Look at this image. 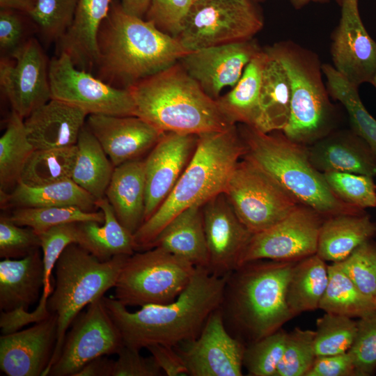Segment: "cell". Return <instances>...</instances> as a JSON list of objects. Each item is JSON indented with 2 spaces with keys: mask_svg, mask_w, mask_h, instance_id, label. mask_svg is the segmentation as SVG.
<instances>
[{
  "mask_svg": "<svg viewBox=\"0 0 376 376\" xmlns=\"http://www.w3.org/2000/svg\"><path fill=\"white\" fill-rule=\"evenodd\" d=\"M228 275L196 267L185 289L173 301L150 304L131 312L113 297H102L124 345L140 350L153 344L175 347L195 339L211 313L219 308Z\"/></svg>",
  "mask_w": 376,
  "mask_h": 376,
  "instance_id": "obj_1",
  "label": "cell"
},
{
  "mask_svg": "<svg viewBox=\"0 0 376 376\" xmlns=\"http://www.w3.org/2000/svg\"><path fill=\"white\" fill-rule=\"evenodd\" d=\"M189 52L152 22L112 4L97 35L96 77L114 87L128 88L177 63Z\"/></svg>",
  "mask_w": 376,
  "mask_h": 376,
  "instance_id": "obj_2",
  "label": "cell"
},
{
  "mask_svg": "<svg viewBox=\"0 0 376 376\" xmlns=\"http://www.w3.org/2000/svg\"><path fill=\"white\" fill-rule=\"evenodd\" d=\"M294 265L260 260L228 274L219 309L227 331L245 346L278 331L293 317L286 289Z\"/></svg>",
  "mask_w": 376,
  "mask_h": 376,
  "instance_id": "obj_3",
  "label": "cell"
},
{
  "mask_svg": "<svg viewBox=\"0 0 376 376\" xmlns=\"http://www.w3.org/2000/svg\"><path fill=\"white\" fill-rule=\"evenodd\" d=\"M244 153L245 146L236 125L198 135L194 154L173 189L134 234L136 251L149 249L162 230L180 212L191 206H202L224 192Z\"/></svg>",
  "mask_w": 376,
  "mask_h": 376,
  "instance_id": "obj_4",
  "label": "cell"
},
{
  "mask_svg": "<svg viewBox=\"0 0 376 376\" xmlns=\"http://www.w3.org/2000/svg\"><path fill=\"white\" fill-rule=\"evenodd\" d=\"M127 89L134 102L135 116L162 132L198 136L236 125L180 64L143 79Z\"/></svg>",
  "mask_w": 376,
  "mask_h": 376,
  "instance_id": "obj_5",
  "label": "cell"
},
{
  "mask_svg": "<svg viewBox=\"0 0 376 376\" xmlns=\"http://www.w3.org/2000/svg\"><path fill=\"white\" fill-rule=\"evenodd\" d=\"M238 130L245 146L242 157L269 175L299 203L322 217L362 213L333 193L323 174L312 165L304 145L282 131L265 133L246 125Z\"/></svg>",
  "mask_w": 376,
  "mask_h": 376,
  "instance_id": "obj_6",
  "label": "cell"
},
{
  "mask_svg": "<svg viewBox=\"0 0 376 376\" xmlns=\"http://www.w3.org/2000/svg\"><path fill=\"white\" fill-rule=\"evenodd\" d=\"M130 256L119 255L101 261L77 243L69 244L55 265L54 290L47 301L49 314L57 317V340L47 376L61 352L68 328L81 310L115 286Z\"/></svg>",
  "mask_w": 376,
  "mask_h": 376,
  "instance_id": "obj_7",
  "label": "cell"
},
{
  "mask_svg": "<svg viewBox=\"0 0 376 376\" xmlns=\"http://www.w3.org/2000/svg\"><path fill=\"white\" fill-rule=\"evenodd\" d=\"M267 50L283 65L290 81V115L282 132L296 143L312 144L329 133L334 116L318 56L291 41Z\"/></svg>",
  "mask_w": 376,
  "mask_h": 376,
  "instance_id": "obj_8",
  "label": "cell"
},
{
  "mask_svg": "<svg viewBox=\"0 0 376 376\" xmlns=\"http://www.w3.org/2000/svg\"><path fill=\"white\" fill-rule=\"evenodd\" d=\"M195 267L159 247L137 251L122 267L113 298L126 307L171 303L187 286Z\"/></svg>",
  "mask_w": 376,
  "mask_h": 376,
  "instance_id": "obj_9",
  "label": "cell"
},
{
  "mask_svg": "<svg viewBox=\"0 0 376 376\" xmlns=\"http://www.w3.org/2000/svg\"><path fill=\"white\" fill-rule=\"evenodd\" d=\"M250 0H196L175 37L189 52L249 40L263 28Z\"/></svg>",
  "mask_w": 376,
  "mask_h": 376,
  "instance_id": "obj_10",
  "label": "cell"
},
{
  "mask_svg": "<svg viewBox=\"0 0 376 376\" xmlns=\"http://www.w3.org/2000/svg\"><path fill=\"white\" fill-rule=\"evenodd\" d=\"M224 193L253 235L273 226L300 204L269 175L243 157L232 172Z\"/></svg>",
  "mask_w": 376,
  "mask_h": 376,
  "instance_id": "obj_11",
  "label": "cell"
},
{
  "mask_svg": "<svg viewBox=\"0 0 376 376\" xmlns=\"http://www.w3.org/2000/svg\"><path fill=\"white\" fill-rule=\"evenodd\" d=\"M52 98L89 114L135 116V104L127 88L114 87L91 72L77 68L65 52L49 61Z\"/></svg>",
  "mask_w": 376,
  "mask_h": 376,
  "instance_id": "obj_12",
  "label": "cell"
},
{
  "mask_svg": "<svg viewBox=\"0 0 376 376\" xmlns=\"http://www.w3.org/2000/svg\"><path fill=\"white\" fill-rule=\"evenodd\" d=\"M124 345L102 297L79 313L66 333L61 354L47 375L75 376L84 365L101 356L117 354Z\"/></svg>",
  "mask_w": 376,
  "mask_h": 376,
  "instance_id": "obj_13",
  "label": "cell"
},
{
  "mask_svg": "<svg viewBox=\"0 0 376 376\" xmlns=\"http://www.w3.org/2000/svg\"><path fill=\"white\" fill-rule=\"evenodd\" d=\"M323 221L319 213L299 204L281 221L251 236L240 265L260 260L292 262L315 254Z\"/></svg>",
  "mask_w": 376,
  "mask_h": 376,
  "instance_id": "obj_14",
  "label": "cell"
},
{
  "mask_svg": "<svg viewBox=\"0 0 376 376\" xmlns=\"http://www.w3.org/2000/svg\"><path fill=\"white\" fill-rule=\"evenodd\" d=\"M0 86L12 111L24 119L52 99L49 62L36 39L1 58Z\"/></svg>",
  "mask_w": 376,
  "mask_h": 376,
  "instance_id": "obj_15",
  "label": "cell"
},
{
  "mask_svg": "<svg viewBox=\"0 0 376 376\" xmlns=\"http://www.w3.org/2000/svg\"><path fill=\"white\" fill-rule=\"evenodd\" d=\"M190 376H241L245 345L227 331L219 308L194 340L174 347Z\"/></svg>",
  "mask_w": 376,
  "mask_h": 376,
  "instance_id": "obj_16",
  "label": "cell"
},
{
  "mask_svg": "<svg viewBox=\"0 0 376 376\" xmlns=\"http://www.w3.org/2000/svg\"><path fill=\"white\" fill-rule=\"evenodd\" d=\"M341 15L331 39L333 67L350 84H371L376 74V42L360 17L358 0H341Z\"/></svg>",
  "mask_w": 376,
  "mask_h": 376,
  "instance_id": "obj_17",
  "label": "cell"
},
{
  "mask_svg": "<svg viewBox=\"0 0 376 376\" xmlns=\"http://www.w3.org/2000/svg\"><path fill=\"white\" fill-rule=\"evenodd\" d=\"M204 231L209 254L207 269L225 276L240 265L253 234L237 217L224 192L202 205Z\"/></svg>",
  "mask_w": 376,
  "mask_h": 376,
  "instance_id": "obj_18",
  "label": "cell"
},
{
  "mask_svg": "<svg viewBox=\"0 0 376 376\" xmlns=\"http://www.w3.org/2000/svg\"><path fill=\"white\" fill-rule=\"evenodd\" d=\"M198 141V135L164 132L144 159V222L157 210L173 189L192 158Z\"/></svg>",
  "mask_w": 376,
  "mask_h": 376,
  "instance_id": "obj_19",
  "label": "cell"
},
{
  "mask_svg": "<svg viewBox=\"0 0 376 376\" xmlns=\"http://www.w3.org/2000/svg\"><path fill=\"white\" fill-rule=\"evenodd\" d=\"M260 49L251 39L190 52L179 62L204 92L217 100L224 88L237 84Z\"/></svg>",
  "mask_w": 376,
  "mask_h": 376,
  "instance_id": "obj_20",
  "label": "cell"
},
{
  "mask_svg": "<svg viewBox=\"0 0 376 376\" xmlns=\"http://www.w3.org/2000/svg\"><path fill=\"white\" fill-rule=\"evenodd\" d=\"M57 340V317L0 336V368L8 376H43Z\"/></svg>",
  "mask_w": 376,
  "mask_h": 376,
  "instance_id": "obj_21",
  "label": "cell"
},
{
  "mask_svg": "<svg viewBox=\"0 0 376 376\" xmlns=\"http://www.w3.org/2000/svg\"><path fill=\"white\" fill-rule=\"evenodd\" d=\"M86 125L114 167L141 159L164 133L136 116L89 114Z\"/></svg>",
  "mask_w": 376,
  "mask_h": 376,
  "instance_id": "obj_22",
  "label": "cell"
},
{
  "mask_svg": "<svg viewBox=\"0 0 376 376\" xmlns=\"http://www.w3.org/2000/svg\"><path fill=\"white\" fill-rule=\"evenodd\" d=\"M88 114L81 108L52 98L24 119L29 141L36 149L77 144Z\"/></svg>",
  "mask_w": 376,
  "mask_h": 376,
  "instance_id": "obj_23",
  "label": "cell"
},
{
  "mask_svg": "<svg viewBox=\"0 0 376 376\" xmlns=\"http://www.w3.org/2000/svg\"><path fill=\"white\" fill-rule=\"evenodd\" d=\"M312 165L320 172L376 175V156L352 130L329 133L308 148Z\"/></svg>",
  "mask_w": 376,
  "mask_h": 376,
  "instance_id": "obj_24",
  "label": "cell"
},
{
  "mask_svg": "<svg viewBox=\"0 0 376 376\" xmlns=\"http://www.w3.org/2000/svg\"><path fill=\"white\" fill-rule=\"evenodd\" d=\"M110 8L111 0H78L72 23L58 41V52L67 53L77 68L95 70L97 35Z\"/></svg>",
  "mask_w": 376,
  "mask_h": 376,
  "instance_id": "obj_25",
  "label": "cell"
},
{
  "mask_svg": "<svg viewBox=\"0 0 376 376\" xmlns=\"http://www.w3.org/2000/svg\"><path fill=\"white\" fill-rule=\"evenodd\" d=\"M105 197L120 223L134 235L144 222V159H137L115 166Z\"/></svg>",
  "mask_w": 376,
  "mask_h": 376,
  "instance_id": "obj_26",
  "label": "cell"
},
{
  "mask_svg": "<svg viewBox=\"0 0 376 376\" xmlns=\"http://www.w3.org/2000/svg\"><path fill=\"white\" fill-rule=\"evenodd\" d=\"M44 284L42 254L39 249L19 259L0 262V309L26 311L38 301Z\"/></svg>",
  "mask_w": 376,
  "mask_h": 376,
  "instance_id": "obj_27",
  "label": "cell"
},
{
  "mask_svg": "<svg viewBox=\"0 0 376 376\" xmlns=\"http://www.w3.org/2000/svg\"><path fill=\"white\" fill-rule=\"evenodd\" d=\"M161 248L189 262L208 268L209 254L204 231L202 206L188 207L162 230L150 249Z\"/></svg>",
  "mask_w": 376,
  "mask_h": 376,
  "instance_id": "obj_28",
  "label": "cell"
},
{
  "mask_svg": "<svg viewBox=\"0 0 376 376\" xmlns=\"http://www.w3.org/2000/svg\"><path fill=\"white\" fill-rule=\"evenodd\" d=\"M96 205L104 214V222L77 223V244L101 261L109 260L116 256L134 254L136 251L134 235L120 223L107 198L104 196L97 199Z\"/></svg>",
  "mask_w": 376,
  "mask_h": 376,
  "instance_id": "obj_29",
  "label": "cell"
},
{
  "mask_svg": "<svg viewBox=\"0 0 376 376\" xmlns=\"http://www.w3.org/2000/svg\"><path fill=\"white\" fill-rule=\"evenodd\" d=\"M376 235V223L368 215L341 214L328 217L320 230L318 254L324 261L338 263Z\"/></svg>",
  "mask_w": 376,
  "mask_h": 376,
  "instance_id": "obj_30",
  "label": "cell"
},
{
  "mask_svg": "<svg viewBox=\"0 0 376 376\" xmlns=\"http://www.w3.org/2000/svg\"><path fill=\"white\" fill-rule=\"evenodd\" d=\"M267 52L260 91V116L255 129L265 133L283 131L290 115L291 86L281 62Z\"/></svg>",
  "mask_w": 376,
  "mask_h": 376,
  "instance_id": "obj_31",
  "label": "cell"
},
{
  "mask_svg": "<svg viewBox=\"0 0 376 376\" xmlns=\"http://www.w3.org/2000/svg\"><path fill=\"white\" fill-rule=\"evenodd\" d=\"M0 192L2 208L72 206L87 212L97 208L96 199L72 179L38 187L18 182L11 193Z\"/></svg>",
  "mask_w": 376,
  "mask_h": 376,
  "instance_id": "obj_32",
  "label": "cell"
},
{
  "mask_svg": "<svg viewBox=\"0 0 376 376\" xmlns=\"http://www.w3.org/2000/svg\"><path fill=\"white\" fill-rule=\"evenodd\" d=\"M267 58L266 49H260L233 89L217 100L221 111L234 124L240 123L253 128L257 125L262 75Z\"/></svg>",
  "mask_w": 376,
  "mask_h": 376,
  "instance_id": "obj_33",
  "label": "cell"
},
{
  "mask_svg": "<svg viewBox=\"0 0 376 376\" xmlns=\"http://www.w3.org/2000/svg\"><path fill=\"white\" fill-rule=\"evenodd\" d=\"M328 279V266L316 253L294 265L286 289V303L293 316L319 308Z\"/></svg>",
  "mask_w": 376,
  "mask_h": 376,
  "instance_id": "obj_34",
  "label": "cell"
},
{
  "mask_svg": "<svg viewBox=\"0 0 376 376\" xmlns=\"http://www.w3.org/2000/svg\"><path fill=\"white\" fill-rule=\"evenodd\" d=\"M77 147L71 179L96 200L104 197L114 166L86 125L79 134Z\"/></svg>",
  "mask_w": 376,
  "mask_h": 376,
  "instance_id": "obj_35",
  "label": "cell"
},
{
  "mask_svg": "<svg viewBox=\"0 0 376 376\" xmlns=\"http://www.w3.org/2000/svg\"><path fill=\"white\" fill-rule=\"evenodd\" d=\"M328 283L319 308L352 318H360L376 310L375 301L356 286L339 263L328 265Z\"/></svg>",
  "mask_w": 376,
  "mask_h": 376,
  "instance_id": "obj_36",
  "label": "cell"
},
{
  "mask_svg": "<svg viewBox=\"0 0 376 376\" xmlns=\"http://www.w3.org/2000/svg\"><path fill=\"white\" fill-rule=\"evenodd\" d=\"M322 70L329 95L344 106L352 130L370 146L376 156V119L361 102L358 87L350 84L330 64H322Z\"/></svg>",
  "mask_w": 376,
  "mask_h": 376,
  "instance_id": "obj_37",
  "label": "cell"
},
{
  "mask_svg": "<svg viewBox=\"0 0 376 376\" xmlns=\"http://www.w3.org/2000/svg\"><path fill=\"white\" fill-rule=\"evenodd\" d=\"M35 148L29 140L24 118L11 111L0 138V190L17 185L24 167Z\"/></svg>",
  "mask_w": 376,
  "mask_h": 376,
  "instance_id": "obj_38",
  "label": "cell"
},
{
  "mask_svg": "<svg viewBox=\"0 0 376 376\" xmlns=\"http://www.w3.org/2000/svg\"><path fill=\"white\" fill-rule=\"evenodd\" d=\"M77 155V144L36 149L27 160L19 182L38 187L71 179Z\"/></svg>",
  "mask_w": 376,
  "mask_h": 376,
  "instance_id": "obj_39",
  "label": "cell"
},
{
  "mask_svg": "<svg viewBox=\"0 0 376 376\" xmlns=\"http://www.w3.org/2000/svg\"><path fill=\"white\" fill-rule=\"evenodd\" d=\"M10 219L20 226L31 228L38 234L62 224L93 221L102 224L104 214L87 212L77 207H36L15 208Z\"/></svg>",
  "mask_w": 376,
  "mask_h": 376,
  "instance_id": "obj_40",
  "label": "cell"
},
{
  "mask_svg": "<svg viewBox=\"0 0 376 376\" xmlns=\"http://www.w3.org/2000/svg\"><path fill=\"white\" fill-rule=\"evenodd\" d=\"M78 0H26V13L48 41L58 42L70 29Z\"/></svg>",
  "mask_w": 376,
  "mask_h": 376,
  "instance_id": "obj_41",
  "label": "cell"
},
{
  "mask_svg": "<svg viewBox=\"0 0 376 376\" xmlns=\"http://www.w3.org/2000/svg\"><path fill=\"white\" fill-rule=\"evenodd\" d=\"M42 251L44 265V284L39 304L35 309L43 317L49 315L47 301L53 292L52 273L63 251L70 244L77 242V223L54 226L38 234Z\"/></svg>",
  "mask_w": 376,
  "mask_h": 376,
  "instance_id": "obj_42",
  "label": "cell"
},
{
  "mask_svg": "<svg viewBox=\"0 0 376 376\" xmlns=\"http://www.w3.org/2000/svg\"><path fill=\"white\" fill-rule=\"evenodd\" d=\"M357 330V322L352 318L326 313L316 322L314 337L316 356L348 352L354 343Z\"/></svg>",
  "mask_w": 376,
  "mask_h": 376,
  "instance_id": "obj_43",
  "label": "cell"
},
{
  "mask_svg": "<svg viewBox=\"0 0 376 376\" xmlns=\"http://www.w3.org/2000/svg\"><path fill=\"white\" fill-rule=\"evenodd\" d=\"M287 334L280 329L245 346L243 366L249 375L274 376L285 350Z\"/></svg>",
  "mask_w": 376,
  "mask_h": 376,
  "instance_id": "obj_44",
  "label": "cell"
},
{
  "mask_svg": "<svg viewBox=\"0 0 376 376\" xmlns=\"http://www.w3.org/2000/svg\"><path fill=\"white\" fill-rule=\"evenodd\" d=\"M314 337L315 331L299 328L288 334L274 376H306L317 357Z\"/></svg>",
  "mask_w": 376,
  "mask_h": 376,
  "instance_id": "obj_45",
  "label": "cell"
},
{
  "mask_svg": "<svg viewBox=\"0 0 376 376\" xmlns=\"http://www.w3.org/2000/svg\"><path fill=\"white\" fill-rule=\"evenodd\" d=\"M322 174L333 193L344 203L361 210L376 206L373 177L335 171Z\"/></svg>",
  "mask_w": 376,
  "mask_h": 376,
  "instance_id": "obj_46",
  "label": "cell"
},
{
  "mask_svg": "<svg viewBox=\"0 0 376 376\" xmlns=\"http://www.w3.org/2000/svg\"><path fill=\"white\" fill-rule=\"evenodd\" d=\"M338 263L356 286L376 303V244L365 242Z\"/></svg>",
  "mask_w": 376,
  "mask_h": 376,
  "instance_id": "obj_47",
  "label": "cell"
},
{
  "mask_svg": "<svg viewBox=\"0 0 376 376\" xmlns=\"http://www.w3.org/2000/svg\"><path fill=\"white\" fill-rule=\"evenodd\" d=\"M348 352L358 375H370L376 370V310L357 321L356 336Z\"/></svg>",
  "mask_w": 376,
  "mask_h": 376,
  "instance_id": "obj_48",
  "label": "cell"
},
{
  "mask_svg": "<svg viewBox=\"0 0 376 376\" xmlns=\"http://www.w3.org/2000/svg\"><path fill=\"white\" fill-rule=\"evenodd\" d=\"M40 247V239L33 229L20 226L5 215L0 217V257L22 258Z\"/></svg>",
  "mask_w": 376,
  "mask_h": 376,
  "instance_id": "obj_49",
  "label": "cell"
},
{
  "mask_svg": "<svg viewBox=\"0 0 376 376\" xmlns=\"http://www.w3.org/2000/svg\"><path fill=\"white\" fill-rule=\"evenodd\" d=\"M192 0H151L147 19L161 31L176 37Z\"/></svg>",
  "mask_w": 376,
  "mask_h": 376,
  "instance_id": "obj_50",
  "label": "cell"
},
{
  "mask_svg": "<svg viewBox=\"0 0 376 376\" xmlns=\"http://www.w3.org/2000/svg\"><path fill=\"white\" fill-rule=\"evenodd\" d=\"M112 376H161L163 371L151 356L143 357L139 350L123 345L116 354Z\"/></svg>",
  "mask_w": 376,
  "mask_h": 376,
  "instance_id": "obj_51",
  "label": "cell"
},
{
  "mask_svg": "<svg viewBox=\"0 0 376 376\" xmlns=\"http://www.w3.org/2000/svg\"><path fill=\"white\" fill-rule=\"evenodd\" d=\"M15 10L1 8L0 12V49L1 58L10 57L29 38L24 24Z\"/></svg>",
  "mask_w": 376,
  "mask_h": 376,
  "instance_id": "obj_52",
  "label": "cell"
},
{
  "mask_svg": "<svg viewBox=\"0 0 376 376\" xmlns=\"http://www.w3.org/2000/svg\"><path fill=\"white\" fill-rule=\"evenodd\" d=\"M358 375L348 352L329 356L316 357L306 376Z\"/></svg>",
  "mask_w": 376,
  "mask_h": 376,
  "instance_id": "obj_53",
  "label": "cell"
},
{
  "mask_svg": "<svg viewBox=\"0 0 376 376\" xmlns=\"http://www.w3.org/2000/svg\"><path fill=\"white\" fill-rule=\"evenodd\" d=\"M146 349L166 375H188V370L174 347L153 344L148 346Z\"/></svg>",
  "mask_w": 376,
  "mask_h": 376,
  "instance_id": "obj_54",
  "label": "cell"
},
{
  "mask_svg": "<svg viewBox=\"0 0 376 376\" xmlns=\"http://www.w3.org/2000/svg\"><path fill=\"white\" fill-rule=\"evenodd\" d=\"M114 361L107 356L88 362L75 376H112Z\"/></svg>",
  "mask_w": 376,
  "mask_h": 376,
  "instance_id": "obj_55",
  "label": "cell"
},
{
  "mask_svg": "<svg viewBox=\"0 0 376 376\" xmlns=\"http://www.w3.org/2000/svg\"><path fill=\"white\" fill-rule=\"evenodd\" d=\"M151 0H121L123 10L128 14L143 18L146 15Z\"/></svg>",
  "mask_w": 376,
  "mask_h": 376,
  "instance_id": "obj_56",
  "label": "cell"
},
{
  "mask_svg": "<svg viewBox=\"0 0 376 376\" xmlns=\"http://www.w3.org/2000/svg\"><path fill=\"white\" fill-rule=\"evenodd\" d=\"M26 0H0L1 8H9L21 11Z\"/></svg>",
  "mask_w": 376,
  "mask_h": 376,
  "instance_id": "obj_57",
  "label": "cell"
},
{
  "mask_svg": "<svg viewBox=\"0 0 376 376\" xmlns=\"http://www.w3.org/2000/svg\"><path fill=\"white\" fill-rule=\"evenodd\" d=\"M294 6L297 8H301L311 1L313 2H326L329 0H290Z\"/></svg>",
  "mask_w": 376,
  "mask_h": 376,
  "instance_id": "obj_58",
  "label": "cell"
},
{
  "mask_svg": "<svg viewBox=\"0 0 376 376\" xmlns=\"http://www.w3.org/2000/svg\"><path fill=\"white\" fill-rule=\"evenodd\" d=\"M371 84H372L375 86V88H376V74H375V77H374V79H373V81H372Z\"/></svg>",
  "mask_w": 376,
  "mask_h": 376,
  "instance_id": "obj_59",
  "label": "cell"
},
{
  "mask_svg": "<svg viewBox=\"0 0 376 376\" xmlns=\"http://www.w3.org/2000/svg\"><path fill=\"white\" fill-rule=\"evenodd\" d=\"M338 1H341V0H338Z\"/></svg>",
  "mask_w": 376,
  "mask_h": 376,
  "instance_id": "obj_60",
  "label": "cell"
},
{
  "mask_svg": "<svg viewBox=\"0 0 376 376\" xmlns=\"http://www.w3.org/2000/svg\"><path fill=\"white\" fill-rule=\"evenodd\" d=\"M192 1H196V0H192Z\"/></svg>",
  "mask_w": 376,
  "mask_h": 376,
  "instance_id": "obj_61",
  "label": "cell"
}]
</instances>
